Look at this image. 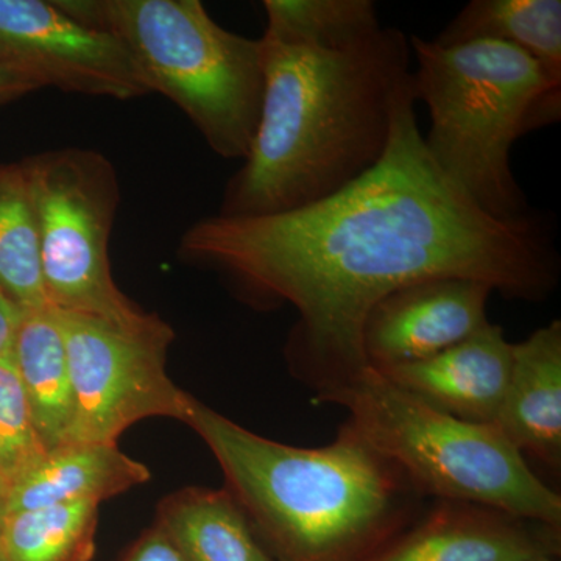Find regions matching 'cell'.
Returning a JSON list of instances; mask_svg holds the SVG:
<instances>
[{
  "label": "cell",
  "mask_w": 561,
  "mask_h": 561,
  "mask_svg": "<svg viewBox=\"0 0 561 561\" xmlns=\"http://www.w3.org/2000/svg\"><path fill=\"white\" fill-rule=\"evenodd\" d=\"M415 103L411 79L381 161L337 194L273 216L216 214L181 236V260L221 273L256 305L297 311L287 360L316 397L368 368L364 321L398 287L459 276L541 301L559 283L541 220L496 219L470 201L432 161Z\"/></svg>",
  "instance_id": "obj_1"
},
{
  "label": "cell",
  "mask_w": 561,
  "mask_h": 561,
  "mask_svg": "<svg viewBox=\"0 0 561 561\" xmlns=\"http://www.w3.org/2000/svg\"><path fill=\"white\" fill-rule=\"evenodd\" d=\"M264 99L249 157L219 216L289 213L337 194L375 168L412 79L411 41L381 27L345 47L262 35Z\"/></svg>",
  "instance_id": "obj_2"
},
{
  "label": "cell",
  "mask_w": 561,
  "mask_h": 561,
  "mask_svg": "<svg viewBox=\"0 0 561 561\" xmlns=\"http://www.w3.org/2000/svg\"><path fill=\"white\" fill-rule=\"evenodd\" d=\"M186 424L275 561H368L432 501L348 423L334 442L300 448L261 437L195 398Z\"/></svg>",
  "instance_id": "obj_3"
},
{
  "label": "cell",
  "mask_w": 561,
  "mask_h": 561,
  "mask_svg": "<svg viewBox=\"0 0 561 561\" xmlns=\"http://www.w3.org/2000/svg\"><path fill=\"white\" fill-rule=\"evenodd\" d=\"M413 94L430 111L432 161L496 219L529 216L512 172L513 144L560 119L561 87L529 54L497 41L442 46L412 36Z\"/></svg>",
  "instance_id": "obj_4"
},
{
  "label": "cell",
  "mask_w": 561,
  "mask_h": 561,
  "mask_svg": "<svg viewBox=\"0 0 561 561\" xmlns=\"http://www.w3.org/2000/svg\"><path fill=\"white\" fill-rule=\"evenodd\" d=\"M119 39L149 88L175 103L214 153L245 160L260 125V39L227 31L198 0H57Z\"/></svg>",
  "instance_id": "obj_5"
},
{
  "label": "cell",
  "mask_w": 561,
  "mask_h": 561,
  "mask_svg": "<svg viewBox=\"0 0 561 561\" xmlns=\"http://www.w3.org/2000/svg\"><path fill=\"white\" fill-rule=\"evenodd\" d=\"M316 404L345 409V423L430 500L472 502L561 529L560 494L494 424L446 415L370 367Z\"/></svg>",
  "instance_id": "obj_6"
},
{
  "label": "cell",
  "mask_w": 561,
  "mask_h": 561,
  "mask_svg": "<svg viewBox=\"0 0 561 561\" xmlns=\"http://www.w3.org/2000/svg\"><path fill=\"white\" fill-rule=\"evenodd\" d=\"M38 236L41 275L55 311L140 330L161 317L144 311L117 287L110 239L121 202L113 162L66 147L21 161Z\"/></svg>",
  "instance_id": "obj_7"
},
{
  "label": "cell",
  "mask_w": 561,
  "mask_h": 561,
  "mask_svg": "<svg viewBox=\"0 0 561 561\" xmlns=\"http://www.w3.org/2000/svg\"><path fill=\"white\" fill-rule=\"evenodd\" d=\"M57 316L76 400L65 445L117 443L133 424L153 416L186 423L195 398L169 378L175 332L168 321L127 330L77 313Z\"/></svg>",
  "instance_id": "obj_8"
},
{
  "label": "cell",
  "mask_w": 561,
  "mask_h": 561,
  "mask_svg": "<svg viewBox=\"0 0 561 561\" xmlns=\"http://www.w3.org/2000/svg\"><path fill=\"white\" fill-rule=\"evenodd\" d=\"M0 68L38 88L133 101L150 94L119 39L55 2L0 0Z\"/></svg>",
  "instance_id": "obj_9"
},
{
  "label": "cell",
  "mask_w": 561,
  "mask_h": 561,
  "mask_svg": "<svg viewBox=\"0 0 561 561\" xmlns=\"http://www.w3.org/2000/svg\"><path fill=\"white\" fill-rule=\"evenodd\" d=\"M493 287L483 280L442 276L398 287L368 312L362 351L368 367L387 371L430 359L482 330Z\"/></svg>",
  "instance_id": "obj_10"
},
{
  "label": "cell",
  "mask_w": 561,
  "mask_h": 561,
  "mask_svg": "<svg viewBox=\"0 0 561 561\" xmlns=\"http://www.w3.org/2000/svg\"><path fill=\"white\" fill-rule=\"evenodd\" d=\"M560 527L472 502L432 500L368 561H524L556 557Z\"/></svg>",
  "instance_id": "obj_11"
},
{
  "label": "cell",
  "mask_w": 561,
  "mask_h": 561,
  "mask_svg": "<svg viewBox=\"0 0 561 561\" xmlns=\"http://www.w3.org/2000/svg\"><path fill=\"white\" fill-rule=\"evenodd\" d=\"M513 343L489 323L430 359L381 375L416 400L454 419L493 424L511 379Z\"/></svg>",
  "instance_id": "obj_12"
},
{
  "label": "cell",
  "mask_w": 561,
  "mask_h": 561,
  "mask_svg": "<svg viewBox=\"0 0 561 561\" xmlns=\"http://www.w3.org/2000/svg\"><path fill=\"white\" fill-rule=\"evenodd\" d=\"M493 424L526 459L560 474V320L513 343L511 379Z\"/></svg>",
  "instance_id": "obj_13"
},
{
  "label": "cell",
  "mask_w": 561,
  "mask_h": 561,
  "mask_svg": "<svg viewBox=\"0 0 561 561\" xmlns=\"http://www.w3.org/2000/svg\"><path fill=\"white\" fill-rule=\"evenodd\" d=\"M149 481V468L122 453L117 443H68L46 453L14 483L7 515L69 502L101 504Z\"/></svg>",
  "instance_id": "obj_14"
},
{
  "label": "cell",
  "mask_w": 561,
  "mask_h": 561,
  "mask_svg": "<svg viewBox=\"0 0 561 561\" xmlns=\"http://www.w3.org/2000/svg\"><path fill=\"white\" fill-rule=\"evenodd\" d=\"M11 354L33 424L49 453L68 440L76 415L68 353L57 311L50 306L22 311Z\"/></svg>",
  "instance_id": "obj_15"
},
{
  "label": "cell",
  "mask_w": 561,
  "mask_h": 561,
  "mask_svg": "<svg viewBox=\"0 0 561 561\" xmlns=\"http://www.w3.org/2000/svg\"><path fill=\"white\" fill-rule=\"evenodd\" d=\"M187 561H275L227 490L187 486L158 505L154 526Z\"/></svg>",
  "instance_id": "obj_16"
},
{
  "label": "cell",
  "mask_w": 561,
  "mask_h": 561,
  "mask_svg": "<svg viewBox=\"0 0 561 561\" xmlns=\"http://www.w3.org/2000/svg\"><path fill=\"white\" fill-rule=\"evenodd\" d=\"M442 46L497 41L529 54L561 87L560 0H472L434 39Z\"/></svg>",
  "instance_id": "obj_17"
},
{
  "label": "cell",
  "mask_w": 561,
  "mask_h": 561,
  "mask_svg": "<svg viewBox=\"0 0 561 561\" xmlns=\"http://www.w3.org/2000/svg\"><path fill=\"white\" fill-rule=\"evenodd\" d=\"M99 505L80 501L9 513L0 530L3 557L7 561H91Z\"/></svg>",
  "instance_id": "obj_18"
},
{
  "label": "cell",
  "mask_w": 561,
  "mask_h": 561,
  "mask_svg": "<svg viewBox=\"0 0 561 561\" xmlns=\"http://www.w3.org/2000/svg\"><path fill=\"white\" fill-rule=\"evenodd\" d=\"M0 289L21 311L49 306L38 236L21 162L0 164Z\"/></svg>",
  "instance_id": "obj_19"
},
{
  "label": "cell",
  "mask_w": 561,
  "mask_h": 561,
  "mask_svg": "<svg viewBox=\"0 0 561 561\" xmlns=\"http://www.w3.org/2000/svg\"><path fill=\"white\" fill-rule=\"evenodd\" d=\"M265 35L316 47H345L382 27L371 0H265Z\"/></svg>",
  "instance_id": "obj_20"
},
{
  "label": "cell",
  "mask_w": 561,
  "mask_h": 561,
  "mask_svg": "<svg viewBox=\"0 0 561 561\" xmlns=\"http://www.w3.org/2000/svg\"><path fill=\"white\" fill-rule=\"evenodd\" d=\"M46 453L9 350L0 356V489L5 496Z\"/></svg>",
  "instance_id": "obj_21"
},
{
  "label": "cell",
  "mask_w": 561,
  "mask_h": 561,
  "mask_svg": "<svg viewBox=\"0 0 561 561\" xmlns=\"http://www.w3.org/2000/svg\"><path fill=\"white\" fill-rule=\"evenodd\" d=\"M121 561H187L157 527L144 531Z\"/></svg>",
  "instance_id": "obj_22"
},
{
  "label": "cell",
  "mask_w": 561,
  "mask_h": 561,
  "mask_svg": "<svg viewBox=\"0 0 561 561\" xmlns=\"http://www.w3.org/2000/svg\"><path fill=\"white\" fill-rule=\"evenodd\" d=\"M21 313V309L0 289V356L13 345Z\"/></svg>",
  "instance_id": "obj_23"
},
{
  "label": "cell",
  "mask_w": 561,
  "mask_h": 561,
  "mask_svg": "<svg viewBox=\"0 0 561 561\" xmlns=\"http://www.w3.org/2000/svg\"><path fill=\"white\" fill-rule=\"evenodd\" d=\"M36 90L39 88L33 81L25 79L20 73L0 68V108Z\"/></svg>",
  "instance_id": "obj_24"
},
{
  "label": "cell",
  "mask_w": 561,
  "mask_h": 561,
  "mask_svg": "<svg viewBox=\"0 0 561 561\" xmlns=\"http://www.w3.org/2000/svg\"><path fill=\"white\" fill-rule=\"evenodd\" d=\"M7 518V496L3 490L0 489V530H2L3 522Z\"/></svg>",
  "instance_id": "obj_25"
},
{
  "label": "cell",
  "mask_w": 561,
  "mask_h": 561,
  "mask_svg": "<svg viewBox=\"0 0 561 561\" xmlns=\"http://www.w3.org/2000/svg\"><path fill=\"white\" fill-rule=\"evenodd\" d=\"M524 561H557L556 557H537V559H529Z\"/></svg>",
  "instance_id": "obj_26"
},
{
  "label": "cell",
  "mask_w": 561,
  "mask_h": 561,
  "mask_svg": "<svg viewBox=\"0 0 561 561\" xmlns=\"http://www.w3.org/2000/svg\"><path fill=\"white\" fill-rule=\"evenodd\" d=\"M0 561H7L5 557H3L2 549H0Z\"/></svg>",
  "instance_id": "obj_27"
}]
</instances>
